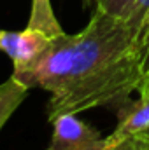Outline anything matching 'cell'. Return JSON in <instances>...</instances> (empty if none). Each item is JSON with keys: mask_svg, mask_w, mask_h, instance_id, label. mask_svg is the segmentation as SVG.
<instances>
[{"mask_svg": "<svg viewBox=\"0 0 149 150\" xmlns=\"http://www.w3.org/2000/svg\"><path fill=\"white\" fill-rule=\"evenodd\" d=\"M149 72L135 32L117 18L95 9L90 23L74 35L51 40L34 65L12 77L27 87L49 93V122L62 113L107 107L121 110Z\"/></svg>", "mask_w": 149, "mask_h": 150, "instance_id": "obj_1", "label": "cell"}, {"mask_svg": "<svg viewBox=\"0 0 149 150\" xmlns=\"http://www.w3.org/2000/svg\"><path fill=\"white\" fill-rule=\"evenodd\" d=\"M51 124L53 136L47 150H104L100 131L82 122L77 113H62Z\"/></svg>", "mask_w": 149, "mask_h": 150, "instance_id": "obj_2", "label": "cell"}, {"mask_svg": "<svg viewBox=\"0 0 149 150\" xmlns=\"http://www.w3.org/2000/svg\"><path fill=\"white\" fill-rule=\"evenodd\" d=\"M53 37L42 30L27 26L21 32H0V51H4L14 65V72L28 68L47 51Z\"/></svg>", "mask_w": 149, "mask_h": 150, "instance_id": "obj_3", "label": "cell"}, {"mask_svg": "<svg viewBox=\"0 0 149 150\" xmlns=\"http://www.w3.org/2000/svg\"><path fill=\"white\" fill-rule=\"evenodd\" d=\"M149 127V72L139 87V98L121 108L117 126L109 136L104 138V150L114 147L128 138L137 136Z\"/></svg>", "mask_w": 149, "mask_h": 150, "instance_id": "obj_4", "label": "cell"}, {"mask_svg": "<svg viewBox=\"0 0 149 150\" xmlns=\"http://www.w3.org/2000/svg\"><path fill=\"white\" fill-rule=\"evenodd\" d=\"M30 87L16 80L12 75L0 84V131L11 119V115L19 108V105L25 101L27 93Z\"/></svg>", "mask_w": 149, "mask_h": 150, "instance_id": "obj_5", "label": "cell"}, {"mask_svg": "<svg viewBox=\"0 0 149 150\" xmlns=\"http://www.w3.org/2000/svg\"><path fill=\"white\" fill-rule=\"evenodd\" d=\"M28 26L42 30L44 33H47L53 38L65 33L63 28L60 26L56 16H54L51 0H32V11H30Z\"/></svg>", "mask_w": 149, "mask_h": 150, "instance_id": "obj_6", "label": "cell"}, {"mask_svg": "<svg viewBox=\"0 0 149 150\" xmlns=\"http://www.w3.org/2000/svg\"><path fill=\"white\" fill-rule=\"evenodd\" d=\"M148 19H149V0H135L123 21L135 32L137 42H139V35H140Z\"/></svg>", "mask_w": 149, "mask_h": 150, "instance_id": "obj_7", "label": "cell"}, {"mask_svg": "<svg viewBox=\"0 0 149 150\" xmlns=\"http://www.w3.org/2000/svg\"><path fill=\"white\" fill-rule=\"evenodd\" d=\"M105 150H149V147L139 138V136H133V138H128L114 147H109Z\"/></svg>", "mask_w": 149, "mask_h": 150, "instance_id": "obj_8", "label": "cell"}, {"mask_svg": "<svg viewBox=\"0 0 149 150\" xmlns=\"http://www.w3.org/2000/svg\"><path fill=\"white\" fill-rule=\"evenodd\" d=\"M137 136H139V138H140V140H142V142H144V143L149 147V127H148V129H144L142 133H139Z\"/></svg>", "mask_w": 149, "mask_h": 150, "instance_id": "obj_9", "label": "cell"}, {"mask_svg": "<svg viewBox=\"0 0 149 150\" xmlns=\"http://www.w3.org/2000/svg\"><path fill=\"white\" fill-rule=\"evenodd\" d=\"M93 2H95V4H97V2H98V0H93Z\"/></svg>", "mask_w": 149, "mask_h": 150, "instance_id": "obj_10", "label": "cell"}, {"mask_svg": "<svg viewBox=\"0 0 149 150\" xmlns=\"http://www.w3.org/2000/svg\"><path fill=\"white\" fill-rule=\"evenodd\" d=\"M84 2H91V0H84Z\"/></svg>", "mask_w": 149, "mask_h": 150, "instance_id": "obj_11", "label": "cell"}]
</instances>
